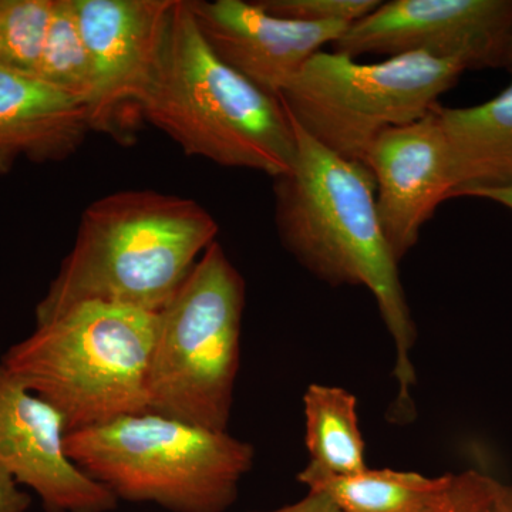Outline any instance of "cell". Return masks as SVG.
<instances>
[{
	"mask_svg": "<svg viewBox=\"0 0 512 512\" xmlns=\"http://www.w3.org/2000/svg\"><path fill=\"white\" fill-rule=\"evenodd\" d=\"M292 120V119H291ZM296 153L291 170L275 178V224L289 252L311 274L332 286H365L372 293L396 348L399 386L392 417L414 416L417 329L400 279L399 264L384 237L376 185L365 164L340 157L292 120Z\"/></svg>",
	"mask_w": 512,
	"mask_h": 512,
	"instance_id": "obj_1",
	"label": "cell"
},
{
	"mask_svg": "<svg viewBox=\"0 0 512 512\" xmlns=\"http://www.w3.org/2000/svg\"><path fill=\"white\" fill-rule=\"evenodd\" d=\"M218 232L191 198L154 190L99 198L83 211L72 251L37 303L36 322L87 302L158 313Z\"/></svg>",
	"mask_w": 512,
	"mask_h": 512,
	"instance_id": "obj_2",
	"label": "cell"
},
{
	"mask_svg": "<svg viewBox=\"0 0 512 512\" xmlns=\"http://www.w3.org/2000/svg\"><path fill=\"white\" fill-rule=\"evenodd\" d=\"M143 119L187 156L221 167L278 178L295 160V130L284 103L218 59L188 0H175Z\"/></svg>",
	"mask_w": 512,
	"mask_h": 512,
	"instance_id": "obj_3",
	"label": "cell"
},
{
	"mask_svg": "<svg viewBox=\"0 0 512 512\" xmlns=\"http://www.w3.org/2000/svg\"><path fill=\"white\" fill-rule=\"evenodd\" d=\"M157 313L87 302L36 322L3 365L62 416L66 434L148 412Z\"/></svg>",
	"mask_w": 512,
	"mask_h": 512,
	"instance_id": "obj_4",
	"label": "cell"
},
{
	"mask_svg": "<svg viewBox=\"0 0 512 512\" xmlns=\"http://www.w3.org/2000/svg\"><path fill=\"white\" fill-rule=\"evenodd\" d=\"M64 450L117 500L173 512L227 511L255 458L254 447L228 431L148 412L67 433Z\"/></svg>",
	"mask_w": 512,
	"mask_h": 512,
	"instance_id": "obj_5",
	"label": "cell"
},
{
	"mask_svg": "<svg viewBox=\"0 0 512 512\" xmlns=\"http://www.w3.org/2000/svg\"><path fill=\"white\" fill-rule=\"evenodd\" d=\"M245 281L215 241L157 313L148 413L228 431L241 362Z\"/></svg>",
	"mask_w": 512,
	"mask_h": 512,
	"instance_id": "obj_6",
	"label": "cell"
},
{
	"mask_svg": "<svg viewBox=\"0 0 512 512\" xmlns=\"http://www.w3.org/2000/svg\"><path fill=\"white\" fill-rule=\"evenodd\" d=\"M466 66L427 55L360 63L320 50L279 96L289 117L340 157L365 164L384 131L423 119Z\"/></svg>",
	"mask_w": 512,
	"mask_h": 512,
	"instance_id": "obj_7",
	"label": "cell"
},
{
	"mask_svg": "<svg viewBox=\"0 0 512 512\" xmlns=\"http://www.w3.org/2000/svg\"><path fill=\"white\" fill-rule=\"evenodd\" d=\"M92 57L90 131L133 144L175 0H70Z\"/></svg>",
	"mask_w": 512,
	"mask_h": 512,
	"instance_id": "obj_8",
	"label": "cell"
},
{
	"mask_svg": "<svg viewBox=\"0 0 512 512\" xmlns=\"http://www.w3.org/2000/svg\"><path fill=\"white\" fill-rule=\"evenodd\" d=\"M512 33V0H389L350 25L335 52L427 55L467 70L501 67Z\"/></svg>",
	"mask_w": 512,
	"mask_h": 512,
	"instance_id": "obj_9",
	"label": "cell"
},
{
	"mask_svg": "<svg viewBox=\"0 0 512 512\" xmlns=\"http://www.w3.org/2000/svg\"><path fill=\"white\" fill-rule=\"evenodd\" d=\"M62 416L10 375L0 355V468L32 488L46 512H109L117 498L74 466Z\"/></svg>",
	"mask_w": 512,
	"mask_h": 512,
	"instance_id": "obj_10",
	"label": "cell"
},
{
	"mask_svg": "<svg viewBox=\"0 0 512 512\" xmlns=\"http://www.w3.org/2000/svg\"><path fill=\"white\" fill-rule=\"evenodd\" d=\"M207 45L262 92L279 97L323 46L348 30L346 23H308L271 15L244 0H188Z\"/></svg>",
	"mask_w": 512,
	"mask_h": 512,
	"instance_id": "obj_11",
	"label": "cell"
},
{
	"mask_svg": "<svg viewBox=\"0 0 512 512\" xmlns=\"http://www.w3.org/2000/svg\"><path fill=\"white\" fill-rule=\"evenodd\" d=\"M365 165L375 178L384 237L400 262L453 192L447 138L437 106L423 119L380 134L367 151Z\"/></svg>",
	"mask_w": 512,
	"mask_h": 512,
	"instance_id": "obj_12",
	"label": "cell"
},
{
	"mask_svg": "<svg viewBox=\"0 0 512 512\" xmlns=\"http://www.w3.org/2000/svg\"><path fill=\"white\" fill-rule=\"evenodd\" d=\"M89 131L82 103L35 76L0 64V174H9L23 160H66Z\"/></svg>",
	"mask_w": 512,
	"mask_h": 512,
	"instance_id": "obj_13",
	"label": "cell"
},
{
	"mask_svg": "<svg viewBox=\"0 0 512 512\" xmlns=\"http://www.w3.org/2000/svg\"><path fill=\"white\" fill-rule=\"evenodd\" d=\"M447 138L450 200L473 188L512 183V82L477 106H437Z\"/></svg>",
	"mask_w": 512,
	"mask_h": 512,
	"instance_id": "obj_14",
	"label": "cell"
},
{
	"mask_svg": "<svg viewBox=\"0 0 512 512\" xmlns=\"http://www.w3.org/2000/svg\"><path fill=\"white\" fill-rule=\"evenodd\" d=\"M308 467L332 476H352L366 466V446L357 420L356 397L340 387L312 384L303 396Z\"/></svg>",
	"mask_w": 512,
	"mask_h": 512,
	"instance_id": "obj_15",
	"label": "cell"
},
{
	"mask_svg": "<svg viewBox=\"0 0 512 512\" xmlns=\"http://www.w3.org/2000/svg\"><path fill=\"white\" fill-rule=\"evenodd\" d=\"M413 471L370 470L332 476L306 466L298 481L309 491L328 495L340 512H413L446 481Z\"/></svg>",
	"mask_w": 512,
	"mask_h": 512,
	"instance_id": "obj_16",
	"label": "cell"
},
{
	"mask_svg": "<svg viewBox=\"0 0 512 512\" xmlns=\"http://www.w3.org/2000/svg\"><path fill=\"white\" fill-rule=\"evenodd\" d=\"M35 77L89 109L94 97L92 57L70 0H55Z\"/></svg>",
	"mask_w": 512,
	"mask_h": 512,
	"instance_id": "obj_17",
	"label": "cell"
},
{
	"mask_svg": "<svg viewBox=\"0 0 512 512\" xmlns=\"http://www.w3.org/2000/svg\"><path fill=\"white\" fill-rule=\"evenodd\" d=\"M55 0H0V64L35 76Z\"/></svg>",
	"mask_w": 512,
	"mask_h": 512,
	"instance_id": "obj_18",
	"label": "cell"
},
{
	"mask_svg": "<svg viewBox=\"0 0 512 512\" xmlns=\"http://www.w3.org/2000/svg\"><path fill=\"white\" fill-rule=\"evenodd\" d=\"M498 484L476 470L447 474L439 490L413 512H497Z\"/></svg>",
	"mask_w": 512,
	"mask_h": 512,
	"instance_id": "obj_19",
	"label": "cell"
},
{
	"mask_svg": "<svg viewBox=\"0 0 512 512\" xmlns=\"http://www.w3.org/2000/svg\"><path fill=\"white\" fill-rule=\"evenodd\" d=\"M271 15L308 23H346L366 18L380 0H256Z\"/></svg>",
	"mask_w": 512,
	"mask_h": 512,
	"instance_id": "obj_20",
	"label": "cell"
},
{
	"mask_svg": "<svg viewBox=\"0 0 512 512\" xmlns=\"http://www.w3.org/2000/svg\"><path fill=\"white\" fill-rule=\"evenodd\" d=\"M28 498L16 490V481L0 468V512H23Z\"/></svg>",
	"mask_w": 512,
	"mask_h": 512,
	"instance_id": "obj_21",
	"label": "cell"
},
{
	"mask_svg": "<svg viewBox=\"0 0 512 512\" xmlns=\"http://www.w3.org/2000/svg\"><path fill=\"white\" fill-rule=\"evenodd\" d=\"M256 512H340V510L328 495L318 493V491H309L308 495L298 503L285 505L278 510Z\"/></svg>",
	"mask_w": 512,
	"mask_h": 512,
	"instance_id": "obj_22",
	"label": "cell"
},
{
	"mask_svg": "<svg viewBox=\"0 0 512 512\" xmlns=\"http://www.w3.org/2000/svg\"><path fill=\"white\" fill-rule=\"evenodd\" d=\"M460 197L481 198V200L497 202L512 212V183L473 188V190L464 191Z\"/></svg>",
	"mask_w": 512,
	"mask_h": 512,
	"instance_id": "obj_23",
	"label": "cell"
},
{
	"mask_svg": "<svg viewBox=\"0 0 512 512\" xmlns=\"http://www.w3.org/2000/svg\"><path fill=\"white\" fill-rule=\"evenodd\" d=\"M497 512H512V485L498 484Z\"/></svg>",
	"mask_w": 512,
	"mask_h": 512,
	"instance_id": "obj_24",
	"label": "cell"
},
{
	"mask_svg": "<svg viewBox=\"0 0 512 512\" xmlns=\"http://www.w3.org/2000/svg\"><path fill=\"white\" fill-rule=\"evenodd\" d=\"M501 67H504V69H507L508 72L512 73V33L510 39H508L507 46H505Z\"/></svg>",
	"mask_w": 512,
	"mask_h": 512,
	"instance_id": "obj_25",
	"label": "cell"
}]
</instances>
